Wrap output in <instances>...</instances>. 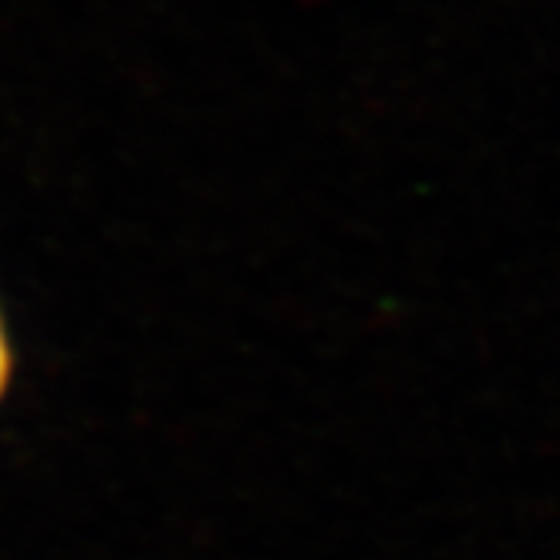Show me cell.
<instances>
[{
	"label": "cell",
	"instance_id": "obj_1",
	"mask_svg": "<svg viewBox=\"0 0 560 560\" xmlns=\"http://www.w3.org/2000/svg\"><path fill=\"white\" fill-rule=\"evenodd\" d=\"M14 338H11V325H8V314L0 307V402L8 398L11 382H14Z\"/></svg>",
	"mask_w": 560,
	"mask_h": 560
}]
</instances>
